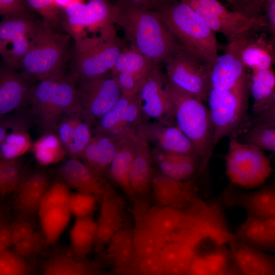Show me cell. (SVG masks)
<instances>
[{
    "instance_id": "1",
    "label": "cell",
    "mask_w": 275,
    "mask_h": 275,
    "mask_svg": "<svg viewBox=\"0 0 275 275\" xmlns=\"http://www.w3.org/2000/svg\"><path fill=\"white\" fill-rule=\"evenodd\" d=\"M114 21L123 30L126 39L155 64L166 63L183 47L152 10L136 8L125 0L114 3Z\"/></svg>"
},
{
    "instance_id": "2",
    "label": "cell",
    "mask_w": 275,
    "mask_h": 275,
    "mask_svg": "<svg viewBox=\"0 0 275 275\" xmlns=\"http://www.w3.org/2000/svg\"><path fill=\"white\" fill-rule=\"evenodd\" d=\"M183 48L205 61L211 68L218 55L215 33L182 1H162L153 10Z\"/></svg>"
},
{
    "instance_id": "3",
    "label": "cell",
    "mask_w": 275,
    "mask_h": 275,
    "mask_svg": "<svg viewBox=\"0 0 275 275\" xmlns=\"http://www.w3.org/2000/svg\"><path fill=\"white\" fill-rule=\"evenodd\" d=\"M39 81L33 87L29 102L32 106V115L45 133H56L64 116L81 118L77 80L73 76L62 72Z\"/></svg>"
},
{
    "instance_id": "4",
    "label": "cell",
    "mask_w": 275,
    "mask_h": 275,
    "mask_svg": "<svg viewBox=\"0 0 275 275\" xmlns=\"http://www.w3.org/2000/svg\"><path fill=\"white\" fill-rule=\"evenodd\" d=\"M164 89L173 107L175 124L192 143L200 159V172L208 164L213 145V127L209 109L203 102L166 78Z\"/></svg>"
},
{
    "instance_id": "5",
    "label": "cell",
    "mask_w": 275,
    "mask_h": 275,
    "mask_svg": "<svg viewBox=\"0 0 275 275\" xmlns=\"http://www.w3.org/2000/svg\"><path fill=\"white\" fill-rule=\"evenodd\" d=\"M70 37L38 21L37 33L21 62V73L40 80L63 72Z\"/></svg>"
},
{
    "instance_id": "6",
    "label": "cell",
    "mask_w": 275,
    "mask_h": 275,
    "mask_svg": "<svg viewBox=\"0 0 275 275\" xmlns=\"http://www.w3.org/2000/svg\"><path fill=\"white\" fill-rule=\"evenodd\" d=\"M116 6L107 1H83L73 15L62 17V28L74 39L75 52L85 50L116 33Z\"/></svg>"
},
{
    "instance_id": "7",
    "label": "cell",
    "mask_w": 275,
    "mask_h": 275,
    "mask_svg": "<svg viewBox=\"0 0 275 275\" xmlns=\"http://www.w3.org/2000/svg\"><path fill=\"white\" fill-rule=\"evenodd\" d=\"M250 76L231 89L212 88L207 100L213 127L214 147L223 138L236 135L248 108Z\"/></svg>"
},
{
    "instance_id": "8",
    "label": "cell",
    "mask_w": 275,
    "mask_h": 275,
    "mask_svg": "<svg viewBox=\"0 0 275 275\" xmlns=\"http://www.w3.org/2000/svg\"><path fill=\"white\" fill-rule=\"evenodd\" d=\"M230 137L225 156L226 173L232 184L254 188L263 184L273 169L269 159L261 150Z\"/></svg>"
},
{
    "instance_id": "9",
    "label": "cell",
    "mask_w": 275,
    "mask_h": 275,
    "mask_svg": "<svg viewBox=\"0 0 275 275\" xmlns=\"http://www.w3.org/2000/svg\"><path fill=\"white\" fill-rule=\"evenodd\" d=\"M165 63L170 82L201 101L207 100L211 67L205 61L182 48Z\"/></svg>"
},
{
    "instance_id": "10",
    "label": "cell",
    "mask_w": 275,
    "mask_h": 275,
    "mask_svg": "<svg viewBox=\"0 0 275 275\" xmlns=\"http://www.w3.org/2000/svg\"><path fill=\"white\" fill-rule=\"evenodd\" d=\"M182 1L191 7L213 32L224 35L228 44L249 30H263L266 25V15L261 19H250L229 10L216 0Z\"/></svg>"
},
{
    "instance_id": "11",
    "label": "cell",
    "mask_w": 275,
    "mask_h": 275,
    "mask_svg": "<svg viewBox=\"0 0 275 275\" xmlns=\"http://www.w3.org/2000/svg\"><path fill=\"white\" fill-rule=\"evenodd\" d=\"M76 93L81 110V118L91 127L122 95L115 77L111 73L77 80Z\"/></svg>"
},
{
    "instance_id": "12",
    "label": "cell",
    "mask_w": 275,
    "mask_h": 275,
    "mask_svg": "<svg viewBox=\"0 0 275 275\" xmlns=\"http://www.w3.org/2000/svg\"><path fill=\"white\" fill-rule=\"evenodd\" d=\"M127 46L116 33L104 37L89 48L75 52L71 75L77 80L107 73Z\"/></svg>"
},
{
    "instance_id": "13",
    "label": "cell",
    "mask_w": 275,
    "mask_h": 275,
    "mask_svg": "<svg viewBox=\"0 0 275 275\" xmlns=\"http://www.w3.org/2000/svg\"><path fill=\"white\" fill-rule=\"evenodd\" d=\"M70 195L67 185L57 181L50 186L40 203L37 212L47 244H54L69 223L71 215Z\"/></svg>"
},
{
    "instance_id": "14",
    "label": "cell",
    "mask_w": 275,
    "mask_h": 275,
    "mask_svg": "<svg viewBox=\"0 0 275 275\" xmlns=\"http://www.w3.org/2000/svg\"><path fill=\"white\" fill-rule=\"evenodd\" d=\"M260 30L254 28L245 32L228 44L224 54L217 57L210 70L211 89H231L249 76L241 53L254 33Z\"/></svg>"
},
{
    "instance_id": "15",
    "label": "cell",
    "mask_w": 275,
    "mask_h": 275,
    "mask_svg": "<svg viewBox=\"0 0 275 275\" xmlns=\"http://www.w3.org/2000/svg\"><path fill=\"white\" fill-rule=\"evenodd\" d=\"M166 75L155 65L138 94L142 117L175 125L173 107L164 89Z\"/></svg>"
},
{
    "instance_id": "16",
    "label": "cell",
    "mask_w": 275,
    "mask_h": 275,
    "mask_svg": "<svg viewBox=\"0 0 275 275\" xmlns=\"http://www.w3.org/2000/svg\"><path fill=\"white\" fill-rule=\"evenodd\" d=\"M138 94H122L116 102L96 122L94 133L119 136L135 129L142 122Z\"/></svg>"
},
{
    "instance_id": "17",
    "label": "cell",
    "mask_w": 275,
    "mask_h": 275,
    "mask_svg": "<svg viewBox=\"0 0 275 275\" xmlns=\"http://www.w3.org/2000/svg\"><path fill=\"white\" fill-rule=\"evenodd\" d=\"M195 179L179 181L153 171L151 193L156 205L186 209L199 198Z\"/></svg>"
},
{
    "instance_id": "18",
    "label": "cell",
    "mask_w": 275,
    "mask_h": 275,
    "mask_svg": "<svg viewBox=\"0 0 275 275\" xmlns=\"http://www.w3.org/2000/svg\"><path fill=\"white\" fill-rule=\"evenodd\" d=\"M99 215L96 223L94 246L101 251L124 226V203L113 187L107 183L100 198Z\"/></svg>"
},
{
    "instance_id": "19",
    "label": "cell",
    "mask_w": 275,
    "mask_h": 275,
    "mask_svg": "<svg viewBox=\"0 0 275 275\" xmlns=\"http://www.w3.org/2000/svg\"><path fill=\"white\" fill-rule=\"evenodd\" d=\"M153 162L150 143L142 123L135 129V151L129 175L131 187L138 199L146 201L151 192Z\"/></svg>"
},
{
    "instance_id": "20",
    "label": "cell",
    "mask_w": 275,
    "mask_h": 275,
    "mask_svg": "<svg viewBox=\"0 0 275 275\" xmlns=\"http://www.w3.org/2000/svg\"><path fill=\"white\" fill-rule=\"evenodd\" d=\"M224 200L229 206L243 208L248 215L275 217V189L267 185L253 191H244L230 186L224 191Z\"/></svg>"
},
{
    "instance_id": "21",
    "label": "cell",
    "mask_w": 275,
    "mask_h": 275,
    "mask_svg": "<svg viewBox=\"0 0 275 275\" xmlns=\"http://www.w3.org/2000/svg\"><path fill=\"white\" fill-rule=\"evenodd\" d=\"M135 129L119 135L117 150L107 175L133 202L137 198L131 187L129 175L135 151Z\"/></svg>"
},
{
    "instance_id": "22",
    "label": "cell",
    "mask_w": 275,
    "mask_h": 275,
    "mask_svg": "<svg viewBox=\"0 0 275 275\" xmlns=\"http://www.w3.org/2000/svg\"><path fill=\"white\" fill-rule=\"evenodd\" d=\"M30 80L9 66L0 67V120L29 102L34 87Z\"/></svg>"
},
{
    "instance_id": "23",
    "label": "cell",
    "mask_w": 275,
    "mask_h": 275,
    "mask_svg": "<svg viewBox=\"0 0 275 275\" xmlns=\"http://www.w3.org/2000/svg\"><path fill=\"white\" fill-rule=\"evenodd\" d=\"M100 265L70 249L54 252L44 262L41 275H100Z\"/></svg>"
},
{
    "instance_id": "24",
    "label": "cell",
    "mask_w": 275,
    "mask_h": 275,
    "mask_svg": "<svg viewBox=\"0 0 275 275\" xmlns=\"http://www.w3.org/2000/svg\"><path fill=\"white\" fill-rule=\"evenodd\" d=\"M229 244L231 260L241 275H274L272 256L241 242L236 237Z\"/></svg>"
},
{
    "instance_id": "25",
    "label": "cell",
    "mask_w": 275,
    "mask_h": 275,
    "mask_svg": "<svg viewBox=\"0 0 275 275\" xmlns=\"http://www.w3.org/2000/svg\"><path fill=\"white\" fill-rule=\"evenodd\" d=\"M143 125L148 142L153 144V148L166 152L197 155L192 143L176 125L155 121L143 123Z\"/></svg>"
},
{
    "instance_id": "26",
    "label": "cell",
    "mask_w": 275,
    "mask_h": 275,
    "mask_svg": "<svg viewBox=\"0 0 275 275\" xmlns=\"http://www.w3.org/2000/svg\"><path fill=\"white\" fill-rule=\"evenodd\" d=\"M119 136L94 133L85 149L83 162L99 178L104 180L117 150Z\"/></svg>"
},
{
    "instance_id": "27",
    "label": "cell",
    "mask_w": 275,
    "mask_h": 275,
    "mask_svg": "<svg viewBox=\"0 0 275 275\" xmlns=\"http://www.w3.org/2000/svg\"><path fill=\"white\" fill-rule=\"evenodd\" d=\"M241 242L262 251H273L275 248V217L248 215L235 234Z\"/></svg>"
},
{
    "instance_id": "28",
    "label": "cell",
    "mask_w": 275,
    "mask_h": 275,
    "mask_svg": "<svg viewBox=\"0 0 275 275\" xmlns=\"http://www.w3.org/2000/svg\"><path fill=\"white\" fill-rule=\"evenodd\" d=\"M60 173L67 186L100 199L107 183L95 175L78 159L69 158L66 160L60 168Z\"/></svg>"
},
{
    "instance_id": "29",
    "label": "cell",
    "mask_w": 275,
    "mask_h": 275,
    "mask_svg": "<svg viewBox=\"0 0 275 275\" xmlns=\"http://www.w3.org/2000/svg\"><path fill=\"white\" fill-rule=\"evenodd\" d=\"M44 173L36 172L22 177L15 189V204L20 214L32 216L50 187Z\"/></svg>"
},
{
    "instance_id": "30",
    "label": "cell",
    "mask_w": 275,
    "mask_h": 275,
    "mask_svg": "<svg viewBox=\"0 0 275 275\" xmlns=\"http://www.w3.org/2000/svg\"><path fill=\"white\" fill-rule=\"evenodd\" d=\"M153 161L160 173L176 180H189L200 173V161L194 154L161 151Z\"/></svg>"
},
{
    "instance_id": "31",
    "label": "cell",
    "mask_w": 275,
    "mask_h": 275,
    "mask_svg": "<svg viewBox=\"0 0 275 275\" xmlns=\"http://www.w3.org/2000/svg\"><path fill=\"white\" fill-rule=\"evenodd\" d=\"M259 31L254 33L241 53L243 65L252 71L272 68L274 63V42Z\"/></svg>"
},
{
    "instance_id": "32",
    "label": "cell",
    "mask_w": 275,
    "mask_h": 275,
    "mask_svg": "<svg viewBox=\"0 0 275 275\" xmlns=\"http://www.w3.org/2000/svg\"><path fill=\"white\" fill-rule=\"evenodd\" d=\"M250 92L254 100L253 112L256 116L275 106V74L272 68L252 71Z\"/></svg>"
},
{
    "instance_id": "33",
    "label": "cell",
    "mask_w": 275,
    "mask_h": 275,
    "mask_svg": "<svg viewBox=\"0 0 275 275\" xmlns=\"http://www.w3.org/2000/svg\"><path fill=\"white\" fill-rule=\"evenodd\" d=\"M132 230L123 226L107 244L106 259L116 274L137 256L132 243Z\"/></svg>"
},
{
    "instance_id": "34",
    "label": "cell",
    "mask_w": 275,
    "mask_h": 275,
    "mask_svg": "<svg viewBox=\"0 0 275 275\" xmlns=\"http://www.w3.org/2000/svg\"><path fill=\"white\" fill-rule=\"evenodd\" d=\"M196 249L179 242L167 243L160 252L162 275H187Z\"/></svg>"
},
{
    "instance_id": "35",
    "label": "cell",
    "mask_w": 275,
    "mask_h": 275,
    "mask_svg": "<svg viewBox=\"0 0 275 275\" xmlns=\"http://www.w3.org/2000/svg\"><path fill=\"white\" fill-rule=\"evenodd\" d=\"M155 65L150 59L129 45L119 55L110 73L113 75L127 72L146 79Z\"/></svg>"
},
{
    "instance_id": "36",
    "label": "cell",
    "mask_w": 275,
    "mask_h": 275,
    "mask_svg": "<svg viewBox=\"0 0 275 275\" xmlns=\"http://www.w3.org/2000/svg\"><path fill=\"white\" fill-rule=\"evenodd\" d=\"M96 232V223L91 217L76 218L69 232L70 249L86 257L94 245Z\"/></svg>"
},
{
    "instance_id": "37",
    "label": "cell",
    "mask_w": 275,
    "mask_h": 275,
    "mask_svg": "<svg viewBox=\"0 0 275 275\" xmlns=\"http://www.w3.org/2000/svg\"><path fill=\"white\" fill-rule=\"evenodd\" d=\"M31 149L37 162L42 166L58 163L64 160L67 155L55 132L44 133L32 144Z\"/></svg>"
},
{
    "instance_id": "38",
    "label": "cell",
    "mask_w": 275,
    "mask_h": 275,
    "mask_svg": "<svg viewBox=\"0 0 275 275\" xmlns=\"http://www.w3.org/2000/svg\"><path fill=\"white\" fill-rule=\"evenodd\" d=\"M29 124L16 127L10 130L0 144V160L17 159L32 146L27 128Z\"/></svg>"
},
{
    "instance_id": "39",
    "label": "cell",
    "mask_w": 275,
    "mask_h": 275,
    "mask_svg": "<svg viewBox=\"0 0 275 275\" xmlns=\"http://www.w3.org/2000/svg\"><path fill=\"white\" fill-rule=\"evenodd\" d=\"M38 21L32 16L4 17L0 21V42L19 36H24L31 40L36 35Z\"/></svg>"
},
{
    "instance_id": "40",
    "label": "cell",
    "mask_w": 275,
    "mask_h": 275,
    "mask_svg": "<svg viewBox=\"0 0 275 275\" xmlns=\"http://www.w3.org/2000/svg\"><path fill=\"white\" fill-rule=\"evenodd\" d=\"M132 239L134 252L139 257L156 255L167 244L161 237L143 226H135Z\"/></svg>"
},
{
    "instance_id": "41",
    "label": "cell",
    "mask_w": 275,
    "mask_h": 275,
    "mask_svg": "<svg viewBox=\"0 0 275 275\" xmlns=\"http://www.w3.org/2000/svg\"><path fill=\"white\" fill-rule=\"evenodd\" d=\"M31 40L24 36L0 42V54L8 66L14 69H20L21 62L27 52Z\"/></svg>"
},
{
    "instance_id": "42",
    "label": "cell",
    "mask_w": 275,
    "mask_h": 275,
    "mask_svg": "<svg viewBox=\"0 0 275 275\" xmlns=\"http://www.w3.org/2000/svg\"><path fill=\"white\" fill-rule=\"evenodd\" d=\"M242 143L255 146L260 150L275 151L274 126L257 124L243 136Z\"/></svg>"
},
{
    "instance_id": "43",
    "label": "cell",
    "mask_w": 275,
    "mask_h": 275,
    "mask_svg": "<svg viewBox=\"0 0 275 275\" xmlns=\"http://www.w3.org/2000/svg\"><path fill=\"white\" fill-rule=\"evenodd\" d=\"M34 270L30 262L12 249L0 253V275H33Z\"/></svg>"
},
{
    "instance_id": "44",
    "label": "cell",
    "mask_w": 275,
    "mask_h": 275,
    "mask_svg": "<svg viewBox=\"0 0 275 275\" xmlns=\"http://www.w3.org/2000/svg\"><path fill=\"white\" fill-rule=\"evenodd\" d=\"M30 8L42 18V22L57 31L62 28V11L55 0H27Z\"/></svg>"
},
{
    "instance_id": "45",
    "label": "cell",
    "mask_w": 275,
    "mask_h": 275,
    "mask_svg": "<svg viewBox=\"0 0 275 275\" xmlns=\"http://www.w3.org/2000/svg\"><path fill=\"white\" fill-rule=\"evenodd\" d=\"M91 127L82 119L76 124L70 140L65 148L66 154L70 158L78 159L91 138Z\"/></svg>"
},
{
    "instance_id": "46",
    "label": "cell",
    "mask_w": 275,
    "mask_h": 275,
    "mask_svg": "<svg viewBox=\"0 0 275 275\" xmlns=\"http://www.w3.org/2000/svg\"><path fill=\"white\" fill-rule=\"evenodd\" d=\"M47 244L41 230L37 229L22 237L12 246V249L20 256L28 260L38 255Z\"/></svg>"
},
{
    "instance_id": "47",
    "label": "cell",
    "mask_w": 275,
    "mask_h": 275,
    "mask_svg": "<svg viewBox=\"0 0 275 275\" xmlns=\"http://www.w3.org/2000/svg\"><path fill=\"white\" fill-rule=\"evenodd\" d=\"M21 166L17 159L0 160V195L15 190L22 177Z\"/></svg>"
},
{
    "instance_id": "48",
    "label": "cell",
    "mask_w": 275,
    "mask_h": 275,
    "mask_svg": "<svg viewBox=\"0 0 275 275\" xmlns=\"http://www.w3.org/2000/svg\"><path fill=\"white\" fill-rule=\"evenodd\" d=\"M97 198L82 193L70 194L69 206L71 215L76 218L89 217L94 211Z\"/></svg>"
},
{
    "instance_id": "49",
    "label": "cell",
    "mask_w": 275,
    "mask_h": 275,
    "mask_svg": "<svg viewBox=\"0 0 275 275\" xmlns=\"http://www.w3.org/2000/svg\"><path fill=\"white\" fill-rule=\"evenodd\" d=\"M266 0H228L227 7L242 16L250 19H258L265 16L264 10Z\"/></svg>"
},
{
    "instance_id": "50",
    "label": "cell",
    "mask_w": 275,
    "mask_h": 275,
    "mask_svg": "<svg viewBox=\"0 0 275 275\" xmlns=\"http://www.w3.org/2000/svg\"><path fill=\"white\" fill-rule=\"evenodd\" d=\"M112 75L115 77L122 94L127 95H137L147 78H143L127 72Z\"/></svg>"
},
{
    "instance_id": "51",
    "label": "cell",
    "mask_w": 275,
    "mask_h": 275,
    "mask_svg": "<svg viewBox=\"0 0 275 275\" xmlns=\"http://www.w3.org/2000/svg\"><path fill=\"white\" fill-rule=\"evenodd\" d=\"M31 9L25 1L0 0V16L3 17L32 16Z\"/></svg>"
},
{
    "instance_id": "52",
    "label": "cell",
    "mask_w": 275,
    "mask_h": 275,
    "mask_svg": "<svg viewBox=\"0 0 275 275\" xmlns=\"http://www.w3.org/2000/svg\"><path fill=\"white\" fill-rule=\"evenodd\" d=\"M81 119L77 116H64L59 122L57 134L64 148L68 143L73 130L79 120Z\"/></svg>"
},
{
    "instance_id": "53",
    "label": "cell",
    "mask_w": 275,
    "mask_h": 275,
    "mask_svg": "<svg viewBox=\"0 0 275 275\" xmlns=\"http://www.w3.org/2000/svg\"><path fill=\"white\" fill-rule=\"evenodd\" d=\"M187 275H215V273L204 256L197 254L191 262Z\"/></svg>"
},
{
    "instance_id": "54",
    "label": "cell",
    "mask_w": 275,
    "mask_h": 275,
    "mask_svg": "<svg viewBox=\"0 0 275 275\" xmlns=\"http://www.w3.org/2000/svg\"><path fill=\"white\" fill-rule=\"evenodd\" d=\"M28 120L21 116L2 118L0 120V144L8 132L13 128L28 124Z\"/></svg>"
},
{
    "instance_id": "55",
    "label": "cell",
    "mask_w": 275,
    "mask_h": 275,
    "mask_svg": "<svg viewBox=\"0 0 275 275\" xmlns=\"http://www.w3.org/2000/svg\"><path fill=\"white\" fill-rule=\"evenodd\" d=\"M11 230L12 223L5 216L0 219V253L11 246Z\"/></svg>"
},
{
    "instance_id": "56",
    "label": "cell",
    "mask_w": 275,
    "mask_h": 275,
    "mask_svg": "<svg viewBox=\"0 0 275 275\" xmlns=\"http://www.w3.org/2000/svg\"><path fill=\"white\" fill-rule=\"evenodd\" d=\"M266 12V25L263 30L268 31L272 36L271 40H275V1L266 0L264 5Z\"/></svg>"
},
{
    "instance_id": "57",
    "label": "cell",
    "mask_w": 275,
    "mask_h": 275,
    "mask_svg": "<svg viewBox=\"0 0 275 275\" xmlns=\"http://www.w3.org/2000/svg\"><path fill=\"white\" fill-rule=\"evenodd\" d=\"M129 5L138 8L153 10L162 1L157 0H126Z\"/></svg>"
},
{
    "instance_id": "58",
    "label": "cell",
    "mask_w": 275,
    "mask_h": 275,
    "mask_svg": "<svg viewBox=\"0 0 275 275\" xmlns=\"http://www.w3.org/2000/svg\"><path fill=\"white\" fill-rule=\"evenodd\" d=\"M216 275H241L235 265L229 264L226 268L217 273Z\"/></svg>"
},
{
    "instance_id": "59",
    "label": "cell",
    "mask_w": 275,
    "mask_h": 275,
    "mask_svg": "<svg viewBox=\"0 0 275 275\" xmlns=\"http://www.w3.org/2000/svg\"><path fill=\"white\" fill-rule=\"evenodd\" d=\"M5 213L3 210L0 207V219L5 217Z\"/></svg>"
}]
</instances>
